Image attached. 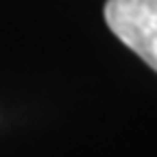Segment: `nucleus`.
Instances as JSON below:
<instances>
[{
    "mask_svg": "<svg viewBox=\"0 0 157 157\" xmlns=\"http://www.w3.org/2000/svg\"><path fill=\"white\" fill-rule=\"evenodd\" d=\"M105 22L157 72V0H107Z\"/></svg>",
    "mask_w": 157,
    "mask_h": 157,
    "instance_id": "obj_1",
    "label": "nucleus"
}]
</instances>
